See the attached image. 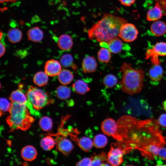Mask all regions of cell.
Returning a JSON list of instances; mask_svg holds the SVG:
<instances>
[{"instance_id":"1","label":"cell","mask_w":166,"mask_h":166,"mask_svg":"<svg viewBox=\"0 0 166 166\" xmlns=\"http://www.w3.org/2000/svg\"><path fill=\"white\" fill-rule=\"evenodd\" d=\"M117 123V136L124 142L125 151L137 149L143 156L152 160L165 144L157 121L153 119L141 120L125 116Z\"/></svg>"},{"instance_id":"2","label":"cell","mask_w":166,"mask_h":166,"mask_svg":"<svg viewBox=\"0 0 166 166\" xmlns=\"http://www.w3.org/2000/svg\"><path fill=\"white\" fill-rule=\"evenodd\" d=\"M127 22L125 19L109 14H105L101 19L88 30L90 40L108 43L118 36L121 26Z\"/></svg>"},{"instance_id":"3","label":"cell","mask_w":166,"mask_h":166,"mask_svg":"<svg viewBox=\"0 0 166 166\" xmlns=\"http://www.w3.org/2000/svg\"><path fill=\"white\" fill-rule=\"evenodd\" d=\"M122 77L120 83L123 92L132 95L140 92L144 87V72L133 68L131 64L124 63L121 66Z\"/></svg>"},{"instance_id":"4","label":"cell","mask_w":166,"mask_h":166,"mask_svg":"<svg viewBox=\"0 0 166 166\" xmlns=\"http://www.w3.org/2000/svg\"><path fill=\"white\" fill-rule=\"evenodd\" d=\"M9 112L6 121L11 131L18 129L27 130L35 120L31 115L30 109L24 104L11 102Z\"/></svg>"},{"instance_id":"5","label":"cell","mask_w":166,"mask_h":166,"mask_svg":"<svg viewBox=\"0 0 166 166\" xmlns=\"http://www.w3.org/2000/svg\"><path fill=\"white\" fill-rule=\"evenodd\" d=\"M26 95L33 107L36 110L42 108L50 102L47 93L35 87L30 86Z\"/></svg>"},{"instance_id":"6","label":"cell","mask_w":166,"mask_h":166,"mask_svg":"<svg viewBox=\"0 0 166 166\" xmlns=\"http://www.w3.org/2000/svg\"><path fill=\"white\" fill-rule=\"evenodd\" d=\"M145 55V59L150 58L153 65L160 64L159 57L166 56V42L157 43L151 49L147 50Z\"/></svg>"},{"instance_id":"7","label":"cell","mask_w":166,"mask_h":166,"mask_svg":"<svg viewBox=\"0 0 166 166\" xmlns=\"http://www.w3.org/2000/svg\"><path fill=\"white\" fill-rule=\"evenodd\" d=\"M138 34V30L134 25L126 23L121 27L118 36L125 42H131L137 38Z\"/></svg>"},{"instance_id":"8","label":"cell","mask_w":166,"mask_h":166,"mask_svg":"<svg viewBox=\"0 0 166 166\" xmlns=\"http://www.w3.org/2000/svg\"><path fill=\"white\" fill-rule=\"evenodd\" d=\"M124 152L120 148L112 147L107 155V162L112 166L120 165L123 162Z\"/></svg>"},{"instance_id":"9","label":"cell","mask_w":166,"mask_h":166,"mask_svg":"<svg viewBox=\"0 0 166 166\" xmlns=\"http://www.w3.org/2000/svg\"><path fill=\"white\" fill-rule=\"evenodd\" d=\"M101 128L103 132L107 136H117L118 131L117 123L112 118H108L104 120L101 123Z\"/></svg>"},{"instance_id":"10","label":"cell","mask_w":166,"mask_h":166,"mask_svg":"<svg viewBox=\"0 0 166 166\" xmlns=\"http://www.w3.org/2000/svg\"><path fill=\"white\" fill-rule=\"evenodd\" d=\"M22 85H20L18 88L13 91L11 94L9 99L11 102H17L26 104L29 108L33 107L28 100L26 95H25L22 91Z\"/></svg>"},{"instance_id":"11","label":"cell","mask_w":166,"mask_h":166,"mask_svg":"<svg viewBox=\"0 0 166 166\" xmlns=\"http://www.w3.org/2000/svg\"><path fill=\"white\" fill-rule=\"evenodd\" d=\"M61 70V64L57 61L52 59L47 61L45 66V72L48 76L57 75Z\"/></svg>"},{"instance_id":"12","label":"cell","mask_w":166,"mask_h":166,"mask_svg":"<svg viewBox=\"0 0 166 166\" xmlns=\"http://www.w3.org/2000/svg\"><path fill=\"white\" fill-rule=\"evenodd\" d=\"M56 143L57 149L64 155L69 154L74 148V146L71 141L65 137L60 138Z\"/></svg>"},{"instance_id":"13","label":"cell","mask_w":166,"mask_h":166,"mask_svg":"<svg viewBox=\"0 0 166 166\" xmlns=\"http://www.w3.org/2000/svg\"><path fill=\"white\" fill-rule=\"evenodd\" d=\"M97 63L95 57L92 56H87L83 59L82 68L85 73L95 72L97 68Z\"/></svg>"},{"instance_id":"14","label":"cell","mask_w":166,"mask_h":166,"mask_svg":"<svg viewBox=\"0 0 166 166\" xmlns=\"http://www.w3.org/2000/svg\"><path fill=\"white\" fill-rule=\"evenodd\" d=\"M163 15L160 4L158 2H156L154 7L148 10L146 19L149 21H156L161 18Z\"/></svg>"},{"instance_id":"15","label":"cell","mask_w":166,"mask_h":166,"mask_svg":"<svg viewBox=\"0 0 166 166\" xmlns=\"http://www.w3.org/2000/svg\"><path fill=\"white\" fill-rule=\"evenodd\" d=\"M148 74L152 81L156 82L160 81L163 74V70L160 64L153 65L149 69Z\"/></svg>"},{"instance_id":"16","label":"cell","mask_w":166,"mask_h":166,"mask_svg":"<svg viewBox=\"0 0 166 166\" xmlns=\"http://www.w3.org/2000/svg\"><path fill=\"white\" fill-rule=\"evenodd\" d=\"M21 155L24 160L31 161L36 159L37 152L36 148L34 146L27 145L22 148L21 152Z\"/></svg>"},{"instance_id":"17","label":"cell","mask_w":166,"mask_h":166,"mask_svg":"<svg viewBox=\"0 0 166 166\" xmlns=\"http://www.w3.org/2000/svg\"><path fill=\"white\" fill-rule=\"evenodd\" d=\"M150 30L152 33L155 36H162L166 33V24L164 22L156 21L152 24Z\"/></svg>"},{"instance_id":"18","label":"cell","mask_w":166,"mask_h":166,"mask_svg":"<svg viewBox=\"0 0 166 166\" xmlns=\"http://www.w3.org/2000/svg\"><path fill=\"white\" fill-rule=\"evenodd\" d=\"M28 39L34 42L41 41L43 38L42 31L38 27H34L29 29L27 33Z\"/></svg>"},{"instance_id":"19","label":"cell","mask_w":166,"mask_h":166,"mask_svg":"<svg viewBox=\"0 0 166 166\" xmlns=\"http://www.w3.org/2000/svg\"><path fill=\"white\" fill-rule=\"evenodd\" d=\"M58 47L62 50H68L73 45V42L71 37L67 34H63L59 38L57 41Z\"/></svg>"},{"instance_id":"20","label":"cell","mask_w":166,"mask_h":166,"mask_svg":"<svg viewBox=\"0 0 166 166\" xmlns=\"http://www.w3.org/2000/svg\"><path fill=\"white\" fill-rule=\"evenodd\" d=\"M72 86L74 91L80 95L85 94L90 91L88 84L81 80H78L76 81L72 85Z\"/></svg>"},{"instance_id":"21","label":"cell","mask_w":166,"mask_h":166,"mask_svg":"<svg viewBox=\"0 0 166 166\" xmlns=\"http://www.w3.org/2000/svg\"><path fill=\"white\" fill-rule=\"evenodd\" d=\"M123 44L122 41L117 37L108 43V49L112 53L117 54L123 49Z\"/></svg>"},{"instance_id":"22","label":"cell","mask_w":166,"mask_h":166,"mask_svg":"<svg viewBox=\"0 0 166 166\" xmlns=\"http://www.w3.org/2000/svg\"><path fill=\"white\" fill-rule=\"evenodd\" d=\"M58 76L59 81L63 85H67L70 84L74 77L72 73L67 69L61 70Z\"/></svg>"},{"instance_id":"23","label":"cell","mask_w":166,"mask_h":166,"mask_svg":"<svg viewBox=\"0 0 166 166\" xmlns=\"http://www.w3.org/2000/svg\"><path fill=\"white\" fill-rule=\"evenodd\" d=\"M22 33L18 28H15L9 30L7 33V37L9 41L12 43L19 42L22 38Z\"/></svg>"},{"instance_id":"24","label":"cell","mask_w":166,"mask_h":166,"mask_svg":"<svg viewBox=\"0 0 166 166\" xmlns=\"http://www.w3.org/2000/svg\"><path fill=\"white\" fill-rule=\"evenodd\" d=\"M91 166L109 165L107 162V155L104 152L93 156L91 157Z\"/></svg>"},{"instance_id":"25","label":"cell","mask_w":166,"mask_h":166,"mask_svg":"<svg viewBox=\"0 0 166 166\" xmlns=\"http://www.w3.org/2000/svg\"><path fill=\"white\" fill-rule=\"evenodd\" d=\"M55 93L57 97L62 100L68 99L70 97L71 94V91L69 88L65 85L58 87Z\"/></svg>"},{"instance_id":"26","label":"cell","mask_w":166,"mask_h":166,"mask_svg":"<svg viewBox=\"0 0 166 166\" xmlns=\"http://www.w3.org/2000/svg\"><path fill=\"white\" fill-rule=\"evenodd\" d=\"M48 81V75L45 72L40 71L34 75L33 81L34 83L38 86L45 85Z\"/></svg>"},{"instance_id":"27","label":"cell","mask_w":166,"mask_h":166,"mask_svg":"<svg viewBox=\"0 0 166 166\" xmlns=\"http://www.w3.org/2000/svg\"><path fill=\"white\" fill-rule=\"evenodd\" d=\"M60 62L62 66L64 67H71L75 70L77 67L73 62V57L70 54H65L62 55L60 59Z\"/></svg>"},{"instance_id":"28","label":"cell","mask_w":166,"mask_h":166,"mask_svg":"<svg viewBox=\"0 0 166 166\" xmlns=\"http://www.w3.org/2000/svg\"><path fill=\"white\" fill-rule=\"evenodd\" d=\"M56 142L51 136H46L43 138L40 142V145L42 148L45 151H49L53 148Z\"/></svg>"},{"instance_id":"29","label":"cell","mask_w":166,"mask_h":166,"mask_svg":"<svg viewBox=\"0 0 166 166\" xmlns=\"http://www.w3.org/2000/svg\"><path fill=\"white\" fill-rule=\"evenodd\" d=\"M79 146L82 150L88 152L92 148L93 145V141L89 137L83 136L78 141Z\"/></svg>"},{"instance_id":"30","label":"cell","mask_w":166,"mask_h":166,"mask_svg":"<svg viewBox=\"0 0 166 166\" xmlns=\"http://www.w3.org/2000/svg\"><path fill=\"white\" fill-rule=\"evenodd\" d=\"M110 51L106 48H101L98 51L97 58L98 60L103 63H108L111 58Z\"/></svg>"},{"instance_id":"31","label":"cell","mask_w":166,"mask_h":166,"mask_svg":"<svg viewBox=\"0 0 166 166\" xmlns=\"http://www.w3.org/2000/svg\"><path fill=\"white\" fill-rule=\"evenodd\" d=\"M94 146L97 148H101L105 147L107 144L108 140L104 134H99L97 135L93 140Z\"/></svg>"},{"instance_id":"32","label":"cell","mask_w":166,"mask_h":166,"mask_svg":"<svg viewBox=\"0 0 166 166\" xmlns=\"http://www.w3.org/2000/svg\"><path fill=\"white\" fill-rule=\"evenodd\" d=\"M103 83L105 86L108 88H113L118 82V80L116 77L112 74L106 75L103 79Z\"/></svg>"},{"instance_id":"33","label":"cell","mask_w":166,"mask_h":166,"mask_svg":"<svg viewBox=\"0 0 166 166\" xmlns=\"http://www.w3.org/2000/svg\"><path fill=\"white\" fill-rule=\"evenodd\" d=\"M39 125L43 131H47L52 128L53 122L51 118L45 116L41 118L39 121Z\"/></svg>"},{"instance_id":"34","label":"cell","mask_w":166,"mask_h":166,"mask_svg":"<svg viewBox=\"0 0 166 166\" xmlns=\"http://www.w3.org/2000/svg\"><path fill=\"white\" fill-rule=\"evenodd\" d=\"M11 105V102H10L6 98H1L0 100V114L5 112H9Z\"/></svg>"},{"instance_id":"35","label":"cell","mask_w":166,"mask_h":166,"mask_svg":"<svg viewBox=\"0 0 166 166\" xmlns=\"http://www.w3.org/2000/svg\"><path fill=\"white\" fill-rule=\"evenodd\" d=\"M92 163V159L91 158L85 157L80 161L76 164V166H90Z\"/></svg>"},{"instance_id":"36","label":"cell","mask_w":166,"mask_h":166,"mask_svg":"<svg viewBox=\"0 0 166 166\" xmlns=\"http://www.w3.org/2000/svg\"><path fill=\"white\" fill-rule=\"evenodd\" d=\"M157 121L160 126L166 127V114H161L158 118Z\"/></svg>"},{"instance_id":"37","label":"cell","mask_w":166,"mask_h":166,"mask_svg":"<svg viewBox=\"0 0 166 166\" xmlns=\"http://www.w3.org/2000/svg\"><path fill=\"white\" fill-rule=\"evenodd\" d=\"M157 156L160 159L166 160V148L163 147L160 148Z\"/></svg>"},{"instance_id":"38","label":"cell","mask_w":166,"mask_h":166,"mask_svg":"<svg viewBox=\"0 0 166 166\" xmlns=\"http://www.w3.org/2000/svg\"><path fill=\"white\" fill-rule=\"evenodd\" d=\"M160 4L163 15H166V0H155Z\"/></svg>"},{"instance_id":"39","label":"cell","mask_w":166,"mask_h":166,"mask_svg":"<svg viewBox=\"0 0 166 166\" xmlns=\"http://www.w3.org/2000/svg\"><path fill=\"white\" fill-rule=\"evenodd\" d=\"M123 5L127 6H130L134 3L136 0H118Z\"/></svg>"},{"instance_id":"40","label":"cell","mask_w":166,"mask_h":166,"mask_svg":"<svg viewBox=\"0 0 166 166\" xmlns=\"http://www.w3.org/2000/svg\"><path fill=\"white\" fill-rule=\"evenodd\" d=\"M0 57H1L4 54V53L5 51V47L4 44L2 43L1 42H0Z\"/></svg>"},{"instance_id":"41","label":"cell","mask_w":166,"mask_h":166,"mask_svg":"<svg viewBox=\"0 0 166 166\" xmlns=\"http://www.w3.org/2000/svg\"><path fill=\"white\" fill-rule=\"evenodd\" d=\"M17 0H0L1 3H3L5 2H14L17 1Z\"/></svg>"},{"instance_id":"42","label":"cell","mask_w":166,"mask_h":166,"mask_svg":"<svg viewBox=\"0 0 166 166\" xmlns=\"http://www.w3.org/2000/svg\"><path fill=\"white\" fill-rule=\"evenodd\" d=\"M163 106L164 109L166 111V100L163 102Z\"/></svg>"},{"instance_id":"43","label":"cell","mask_w":166,"mask_h":166,"mask_svg":"<svg viewBox=\"0 0 166 166\" xmlns=\"http://www.w3.org/2000/svg\"><path fill=\"white\" fill-rule=\"evenodd\" d=\"M165 165H166V164Z\"/></svg>"}]
</instances>
